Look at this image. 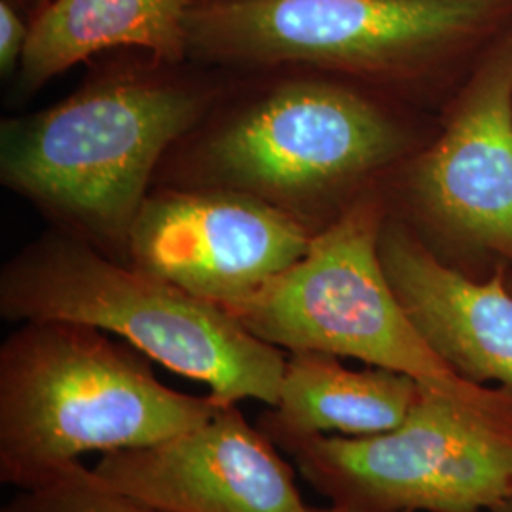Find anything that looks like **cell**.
Listing matches in <instances>:
<instances>
[{
  "label": "cell",
  "instance_id": "cell-16",
  "mask_svg": "<svg viewBox=\"0 0 512 512\" xmlns=\"http://www.w3.org/2000/svg\"><path fill=\"white\" fill-rule=\"evenodd\" d=\"M302 512H363V511H355V509H348V507H342V505H334V503H329L327 507H310V505H306V509Z\"/></svg>",
  "mask_w": 512,
  "mask_h": 512
},
{
  "label": "cell",
  "instance_id": "cell-4",
  "mask_svg": "<svg viewBox=\"0 0 512 512\" xmlns=\"http://www.w3.org/2000/svg\"><path fill=\"white\" fill-rule=\"evenodd\" d=\"M150 361L88 325L19 323L0 346V482L33 488L84 454L152 444L219 410L211 393L162 384Z\"/></svg>",
  "mask_w": 512,
  "mask_h": 512
},
{
  "label": "cell",
  "instance_id": "cell-9",
  "mask_svg": "<svg viewBox=\"0 0 512 512\" xmlns=\"http://www.w3.org/2000/svg\"><path fill=\"white\" fill-rule=\"evenodd\" d=\"M311 239L253 196L152 186L129 234L128 264L226 308L289 270Z\"/></svg>",
  "mask_w": 512,
  "mask_h": 512
},
{
  "label": "cell",
  "instance_id": "cell-5",
  "mask_svg": "<svg viewBox=\"0 0 512 512\" xmlns=\"http://www.w3.org/2000/svg\"><path fill=\"white\" fill-rule=\"evenodd\" d=\"M0 315L114 334L167 370L207 385L222 404L253 399L274 406L287 363L283 349L258 340L219 304L54 228L2 266Z\"/></svg>",
  "mask_w": 512,
  "mask_h": 512
},
{
  "label": "cell",
  "instance_id": "cell-14",
  "mask_svg": "<svg viewBox=\"0 0 512 512\" xmlns=\"http://www.w3.org/2000/svg\"><path fill=\"white\" fill-rule=\"evenodd\" d=\"M0 512H162L107 486L80 461L33 488L19 490Z\"/></svg>",
  "mask_w": 512,
  "mask_h": 512
},
{
  "label": "cell",
  "instance_id": "cell-8",
  "mask_svg": "<svg viewBox=\"0 0 512 512\" xmlns=\"http://www.w3.org/2000/svg\"><path fill=\"white\" fill-rule=\"evenodd\" d=\"M270 439L319 494L355 511L495 512L512 495V437L425 385L384 433Z\"/></svg>",
  "mask_w": 512,
  "mask_h": 512
},
{
  "label": "cell",
  "instance_id": "cell-10",
  "mask_svg": "<svg viewBox=\"0 0 512 512\" xmlns=\"http://www.w3.org/2000/svg\"><path fill=\"white\" fill-rule=\"evenodd\" d=\"M93 473L162 512H302L293 467L238 404L164 440L103 454Z\"/></svg>",
  "mask_w": 512,
  "mask_h": 512
},
{
  "label": "cell",
  "instance_id": "cell-6",
  "mask_svg": "<svg viewBox=\"0 0 512 512\" xmlns=\"http://www.w3.org/2000/svg\"><path fill=\"white\" fill-rule=\"evenodd\" d=\"M387 217L384 188L365 196L283 274L226 306L258 340L397 370L435 389L512 437V395L463 380L425 344L384 274L378 239Z\"/></svg>",
  "mask_w": 512,
  "mask_h": 512
},
{
  "label": "cell",
  "instance_id": "cell-3",
  "mask_svg": "<svg viewBox=\"0 0 512 512\" xmlns=\"http://www.w3.org/2000/svg\"><path fill=\"white\" fill-rule=\"evenodd\" d=\"M184 29L200 67L330 74L439 114L512 0H190Z\"/></svg>",
  "mask_w": 512,
  "mask_h": 512
},
{
  "label": "cell",
  "instance_id": "cell-12",
  "mask_svg": "<svg viewBox=\"0 0 512 512\" xmlns=\"http://www.w3.org/2000/svg\"><path fill=\"white\" fill-rule=\"evenodd\" d=\"M190 0H52L33 19L16 73L19 97L42 90L78 63L116 50H141L184 63Z\"/></svg>",
  "mask_w": 512,
  "mask_h": 512
},
{
  "label": "cell",
  "instance_id": "cell-15",
  "mask_svg": "<svg viewBox=\"0 0 512 512\" xmlns=\"http://www.w3.org/2000/svg\"><path fill=\"white\" fill-rule=\"evenodd\" d=\"M33 18L27 0H0V73L10 78L18 73L29 42Z\"/></svg>",
  "mask_w": 512,
  "mask_h": 512
},
{
  "label": "cell",
  "instance_id": "cell-7",
  "mask_svg": "<svg viewBox=\"0 0 512 512\" xmlns=\"http://www.w3.org/2000/svg\"><path fill=\"white\" fill-rule=\"evenodd\" d=\"M384 196L387 215L450 268L478 281L512 270V29L480 57Z\"/></svg>",
  "mask_w": 512,
  "mask_h": 512
},
{
  "label": "cell",
  "instance_id": "cell-13",
  "mask_svg": "<svg viewBox=\"0 0 512 512\" xmlns=\"http://www.w3.org/2000/svg\"><path fill=\"white\" fill-rule=\"evenodd\" d=\"M412 376L372 366L353 370L329 353L287 355L279 397L258 418L262 433L366 437L397 427L420 395Z\"/></svg>",
  "mask_w": 512,
  "mask_h": 512
},
{
  "label": "cell",
  "instance_id": "cell-17",
  "mask_svg": "<svg viewBox=\"0 0 512 512\" xmlns=\"http://www.w3.org/2000/svg\"><path fill=\"white\" fill-rule=\"evenodd\" d=\"M52 0H27V6H29V12H31V18L35 19Z\"/></svg>",
  "mask_w": 512,
  "mask_h": 512
},
{
  "label": "cell",
  "instance_id": "cell-19",
  "mask_svg": "<svg viewBox=\"0 0 512 512\" xmlns=\"http://www.w3.org/2000/svg\"><path fill=\"white\" fill-rule=\"evenodd\" d=\"M505 283H507V287H509V291L512 293V270L505 272Z\"/></svg>",
  "mask_w": 512,
  "mask_h": 512
},
{
  "label": "cell",
  "instance_id": "cell-2",
  "mask_svg": "<svg viewBox=\"0 0 512 512\" xmlns=\"http://www.w3.org/2000/svg\"><path fill=\"white\" fill-rule=\"evenodd\" d=\"M69 97L0 124V183L54 230L128 264L129 234L167 152L196 128L228 74L116 50Z\"/></svg>",
  "mask_w": 512,
  "mask_h": 512
},
{
  "label": "cell",
  "instance_id": "cell-1",
  "mask_svg": "<svg viewBox=\"0 0 512 512\" xmlns=\"http://www.w3.org/2000/svg\"><path fill=\"white\" fill-rule=\"evenodd\" d=\"M213 109L167 152L152 186L253 196L325 232L439 129V114L313 71L226 73Z\"/></svg>",
  "mask_w": 512,
  "mask_h": 512
},
{
  "label": "cell",
  "instance_id": "cell-18",
  "mask_svg": "<svg viewBox=\"0 0 512 512\" xmlns=\"http://www.w3.org/2000/svg\"><path fill=\"white\" fill-rule=\"evenodd\" d=\"M495 512H512V495L511 497H509V499H507V501H505V503H503V505H501V507H499V509H497V511Z\"/></svg>",
  "mask_w": 512,
  "mask_h": 512
},
{
  "label": "cell",
  "instance_id": "cell-11",
  "mask_svg": "<svg viewBox=\"0 0 512 512\" xmlns=\"http://www.w3.org/2000/svg\"><path fill=\"white\" fill-rule=\"evenodd\" d=\"M378 255L412 325L442 363L512 395V293L505 272L486 281L444 264L401 220L385 217ZM490 387V385H488Z\"/></svg>",
  "mask_w": 512,
  "mask_h": 512
}]
</instances>
